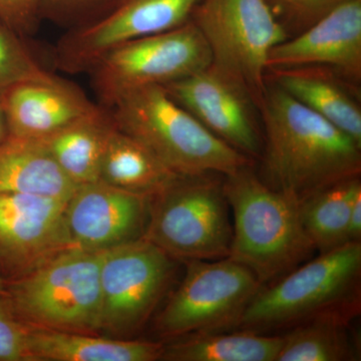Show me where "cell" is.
Wrapping results in <instances>:
<instances>
[{
  "instance_id": "obj_1",
  "label": "cell",
  "mask_w": 361,
  "mask_h": 361,
  "mask_svg": "<svg viewBox=\"0 0 361 361\" xmlns=\"http://www.w3.org/2000/svg\"><path fill=\"white\" fill-rule=\"evenodd\" d=\"M258 110L264 126L267 185L300 203L324 188L360 177L361 146L266 80Z\"/></svg>"
},
{
  "instance_id": "obj_2",
  "label": "cell",
  "mask_w": 361,
  "mask_h": 361,
  "mask_svg": "<svg viewBox=\"0 0 361 361\" xmlns=\"http://www.w3.org/2000/svg\"><path fill=\"white\" fill-rule=\"evenodd\" d=\"M223 186L234 219L228 257L246 266L263 286L310 257L315 249L298 202L261 180L252 165L225 176Z\"/></svg>"
},
{
  "instance_id": "obj_3",
  "label": "cell",
  "mask_w": 361,
  "mask_h": 361,
  "mask_svg": "<svg viewBox=\"0 0 361 361\" xmlns=\"http://www.w3.org/2000/svg\"><path fill=\"white\" fill-rule=\"evenodd\" d=\"M361 243L320 253L261 287L236 329L255 332L292 329L324 316L353 319L360 310Z\"/></svg>"
},
{
  "instance_id": "obj_4",
  "label": "cell",
  "mask_w": 361,
  "mask_h": 361,
  "mask_svg": "<svg viewBox=\"0 0 361 361\" xmlns=\"http://www.w3.org/2000/svg\"><path fill=\"white\" fill-rule=\"evenodd\" d=\"M111 111L118 130L141 142L180 177H225L253 163L207 130L161 85L133 90Z\"/></svg>"
},
{
  "instance_id": "obj_5",
  "label": "cell",
  "mask_w": 361,
  "mask_h": 361,
  "mask_svg": "<svg viewBox=\"0 0 361 361\" xmlns=\"http://www.w3.org/2000/svg\"><path fill=\"white\" fill-rule=\"evenodd\" d=\"M103 252L71 248L7 283L6 297L25 323L90 332L101 322Z\"/></svg>"
},
{
  "instance_id": "obj_6",
  "label": "cell",
  "mask_w": 361,
  "mask_h": 361,
  "mask_svg": "<svg viewBox=\"0 0 361 361\" xmlns=\"http://www.w3.org/2000/svg\"><path fill=\"white\" fill-rule=\"evenodd\" d=\"M216 174L178 177L149 197L145 238L178 260L229 256L233 227L223 180Z\"/></svg>"
},
{
  "instance_id": "obj_7",
  "label": "cell",
  "mask_w": 361,
  "mask_h": 361,
  "mask_svg": "<svg viewBox=\"0 0 361 361\" xmlns=\"http://www.w3.org/2000/svg\"><path fill=\"white\" fill-rule=\"evenodd\" d=\"M192 20L212 65L248 92L257 106L266 87L270 51L288 39L266 0H202Z\"/></svg>"
},
{
  "instance_id": "obj_8",
  "label": "cell",
  "mask_w": 361,
  "mask_h": 361,
  "mask_svg": "<svg viewBox=\"0 0 361 361\" xmlns=\"http://www.w3.org/2000/svg\"><path fill=\"white\" fill-rule=\"evenodd\" d=\"M212 63V54L193 20L118 45L89 71L99 104L111 109L125 94L175 82Z\"/></svg>"
},
{
  "instance_id": "obj_9",
  "label": "cell",
  "mask_w": 361,
  "mask_h": 361,
  "mask_svg": "<svg viewBox=\"0 0 361 361\" xmlns=\"http://www.w3.org/2000/svg\"><path fill=\"white\" fill-rule=\"evenodd\" d=\"M186 274L155 323L165 338L235 329L262 284L250 269L226 257L189 260Z\"/></svg>"
},
{
  "instance_id": "obj_10",
  "label": "cell",
  "mask_w": 361,
  "mask_h": 361,
  "mask_svg": "<svg viewBox=\"0 0 361 361\" xmlns=\"http://www.w3.org/2000/svg\"><path fill=\"white\" fill-rule=\"evenodd\" d=\"M174 260L145 237L104 251L99 329L121 336L141 329L167 290Z\"/></svg>"
},
{
  "instance_id": "obj_11",
  "label": "cell",
  "mask_w": 361,
  "mask_h": 361,
  "mask_svg": "<svg viewBox=\"0 0 361 361\" xmlns=\"http://www.w3.org/2000/svg\"><path fill=\"white\" fill-rule=\"evenodd\" d=\"M202 0H118L96 20L70 28L54 45V68L87 73L118 45L184 25Z\"/></svg>"
},
{
  "instance_id": "obj_12",
  "label": "cell",
  "mask_w": 361,
  "mask_h": 361,
  "mask_svg": "<svg viewBox=\"0 0 361 361\" xmlns=\"http://www.w3.org/2000/svg\"><path fill=\"white\" fill-rule=\"evenodd\" d=\"M66 202L0 192L1 276L18 279L75 248L66 229Z\"/></svg>"
},
{
  "instance_id": "obj_13",
  "label": "cell",
  "mask_w": 361,
  "mask_h": 361,
  "mask_svg": "<svg viewBox=\"0 0 361 361\" xmlns=\"http://www.w3.org/2000/svg\"><path fill=\"white\" fill-rule=\"evenodd\" d=\"M163 87L176 103L226 144L252 160L262 155L254 114L257 106L243 87L212 63Z\"/></svg>"
},
{
  "instance_id": "obj_14",
  "label": "cell",
  "mask_w": 361,
  "mask_h": 361,
  "mask_svg": "<svg viewBox=\"0 0 361 361\" xmlns=\"http://www.w3.org/2000/svg\"><path fill=\"white\" fill-rule=\"evenodd\" d=\"M149 197L89 183L66 202V229L75 248L102 252L142 238L148 226Z\"/></svg>"
},
{
  "instance_id": "obj_15",
  "label": "cell",
  "mask_w": 361,
  "mask_h": 361,
  "mask_svg": "<svg viewBox=\"0 0 361 361\" xmlns=\"http://www.w3.org/2000/svg\"><path fill=\"white\" fill-rule=\"evenodd\" d=\"M293 66H324L360 85L361 0H350L336 7L270 51L267 68Z\"/></svg>"
},
{
  "instance_id": "obj_16",
  "label": "cell",
  "mask_w": 361,
  "mask_h": 361,
  "mask_svg": "<svg viewBox=\"0 0 361 361\" xmlns=\"http://www.w3.org/2000/svg\"><path fill=\"white\" fill-rule=\"evenodd\" d=\"M7 135L40 140L63 129L94 110L80 87L56 75L11 87L0 97Z\"/></svg>"
},
{
  "instance_id": "obj_17",
  "label": "cell",
  "mask_w": 361,
  "mask_h": 361,
  "mask_svg": "<svg viewBox=\"0 0 361 361\" xmlns=\"http://www.w3.org/2000/svg\"><path fill=\"white\" fill-rule=\"evenodd\" d=\"M265 80L276 85L361 146L357 85L324 66L267 68Z\"/></svg>"
},
{
  "instance_id": "obj_18",
  "label": "cell",
  "mask_w": 361,
  "mask_h": 361,
  "mask_svg": "<svg viewBox=\"0 0 361 361\" xmlns=\"http://www.w3.org/2000/svg\"><path fill=\"white\" fill-rule=\"evenodd\" d=\"M161 342L123 341L87 332L28 327L30 361H154L161 360Z\"/></svg>"
},
{
  "instance_id": "obj_19",
  "label": "cell",
  "mask_w": 361,
  "mask_h": 361,
  "mask_svg": "<svg viewBox=\"0 0 361 361\" xmlns=\"http://www.w3.org/2000/svg\"><path fill=\"white\" fill-rule=\"evenodd\" d=\"M77 188L40 140L7 135L0 142V192L68 201Z\"/></svg>"
},
{
  "instance_id": "obj_20",
  "label": "cell",
  "mask_w": 361,
  "mask_h": 361,
  "mask_svg": "<svg viewBox=\"0 0 361 361\" xmlns=\"http://www.w3.org/2000/svg\"><path fill=\"white\" fill-rule=\"evenodd\" d=\"M116 130L111 109L97 104L87 115L40 139L75 185L97 182L104 151Z\"/></svg>"
},
{
  "instance_id": "obj_21",
  "label": "cell",
  "mask_w": 361,
  "mask_h": 361,
  "mask_svg": "<svg viewBox=\"0 0 361 361\" xmlns=\"http://www.w3.org/2000/svg\"><path fill=\"white\" fill-rule=\"evenodd\" d=\"M178 177L151 149L116 128L104 151L99 180L152 197Z\"/></svg>"
},
{
  "instance_id": "obj_22",
  "label": "cell",
  "mask_w": 361,
  "mask_h": 361,
  "mask_svg": "<svg viewBox=\"0 0 361 361\" xmlns=\"http://www.w3.org/2000/svg\"><path fill=\"white\" fill-rule=\"evenodd\" d=\"M241 330L182 336L165 345L161 360L171 361H276L283 336Z\"/></svg>"
},
{
  "instance_id": "obj_23",
  "label": "cell",
  "mask_w": 361,
  "mask_h": 361,
  "mask_svg": "<svg viewBox=\"0 0 361 361\" xmlns=\"http://www.w3.org/2000/svg\"><path fill=\"white\" fill-rule=\"evenodd\" d=\"M361 192L360 177L343 180L299 203L304 232L320 253L348 243L351 205Z\"/></svg>"
},
{
  "instance_id": "obj_24",
  "label": "cell",
  "mask_w": 361,
  "mask_h": 361,
  "mask_svg": "<svg viewBox=\"0 0 361 361\" xmlns=\"http://www.w3.org/2000/svg\"><path fill=\"white\" fill-rule=\"evenodd\" d=\"M351 319L324 316L292 327L283 336L276 361H348L357 360L349 336Z\"/></svg>"
},
{
  "instance_id": "obj_25",
  "label": "cell",
  "mask_w": 361,
  "mask_h": 361,
  "mask_svg": "<svg viewBox=\"0 0 361 361\" xmlns=\"http://www.w3.org/2000/svg\"><path fill=\"white\" fill-rule=\"evenodd\" d=\"M54 77L26 44V39L0 21V97L21 82Z\"/></svg>"
},
{
  "instance_id": "obj_26",
  "label": "cell",
  "mask_w": 361,
  "mask_h": 361,
  "mask_svg": "<svg viewBox=\"0 0 361 361\" xmlns=\"http://www.w3.org/2000/svg\"><path fill=\"white\" fill-rule=\"evenodd\" d=\"M288 39L350 0H266Z\"/></svg>"
},
{
  "instance_id": "obj_27",
  "label": "cell",
  "mask_w": 361,
  "mask_h": 361,
  "mask_svg": "<svg viewBox=\"0 0 361 361\" xmlns=\"http://www.w3.org/2000/svg\"><path fill=\"white\" fill-rule=\"evenodd\" d=\"M118 0H39L42 20L70 28L106 13Z\"/></svg>"
},
{
  "instance_id": "obj_28",
  "label": "cell",
  "mask_w": 361,
  "mask_h": 361,
  "mask_svg": "<svg viewBox=\"0 0 361 361\" xmlns=\"http://www.w3.org/2000/svg\"><path fill=\"white\" fill-rule=\"evenodd\" d=\"M28 327L14 312L6 294H0V361H30Z\"/></svg>"
},
{
  "instance_id": "obj_29",
  "label": "cell",
  "mask_w": 361,
  "mask_h": 361,
  "mask_svg": "<svg viewBox=\"0 0 361 361\" xmlns=\"http://www.w3.org/2000/svg\"><path fill=\"white\" fill-rule=\"evenodd\" d=\"M42 20L39 0H0V21L23 39L35 35Z\"/></svg>"
},
{
  "instance_id": "obj_30",
  "label": "cell",
  "mask_w": 361,
  "mask_h": 361,
  "mask_svg": "<svg viewBox=\"0 0 361 361\" xmlns=\"http://www.w3.org/2000/svg\"><path fill=\"white\" fill-rule=\"evenodd\" d=\"M361 239V192L356 195L351 205L348 228V243L360 242Z\"/></svg>"
},
{
  "instance_id": "obj_31",
  "label": "cell",
  "mask_w": 361,
  "mask_h": 361,
  "mask_svg": "<svg viewBox=\"0 0 361 361\" xmlns=\"http://www.w3.org/2000/svg\"><path fill=\"white\" fill-rule=\"evenodd\" d=\"M7 137V128L6 118H4V111H2L1 104H0V142L6 140Z\"/></svg>"
},
{
  "instance_id": "obj_32",
  "label": "cell",
  "mask_w": 361,
  "mask_h": 361,
  "mask_svg": "<svg viewBox=\"0 0 361 361\" xmlns=\"http://www.w3.org/2000/svg\"><path fill=\"white\" fill-rule=\"evenodd\" d=\"M7 282L4 277L0 275V294H6Z\"/></svg>"
}]
</instances>
